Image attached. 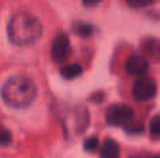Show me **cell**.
Returning a JSON list of instances; mask_svg holds the SVG:
<instances>
[{"instance_id": "cell-1", "label": "cell", "mask_w": 160, "mask_h": 158, "mask_svg": "<svg viewBox=\"0 0 160 158\" xmlns=\"http://www.w3.org/2000/svg\"><path fill=\"white\" fill-rule=\"evenodd\" d=\"M7 35L13 45L28 46L41 38L42 24L32 14L18 11L11 16L7 24Z\"/></svg>"}, {"instance_id": "cell-2", "label": "cell", "mask_w": 160, "mask_h": 158, "mask_svg": "<svg viewBox=\"0 0 160 158\" xmlns=\"http://www.w3.org/2000/svg\"><path fill=\"white\" fill-rule=\"evenodd\" d=\"M2 98L8 106L25 108L37 97V86L34 81L24 76H13L2 87Z\"/></svg>"}, {"instance_id": "cell-3", "label": "cell", "mask_w": 160, "mask_h": 158, "mask_svg": "<svg viewBox=\"0 0 160 158\" xmlns=\"http://www.w3.org/2000/svg\"><path fill=\"white\" fill-rule=\"evenodd\" d=\"M133 118L132 109L124 104H112L108 106L105 112V119L107 123L111 126H125L129 125V122Z\"/></svg>"}, {"instance_id": "cell-4", "label": "cell", "mask_w": 160, "mask_h": 158, "mask_svg": "<svg viewBox=\"0 0 160 158\" xmlns=\"http://www.w3.org/2000/svg\"><path fill=\"white\" fill-rule=\"evenodd\" d=\"M158 84L152 77H141L135 81L132 88V95L136 101L146 102L156 97Z\"/></svg>"}, {"instance_id": "cell-5", "label": "cell", "mask_w": 160, "mask_h": 158, "mask_svg": "<svg viewBox=\"0 0 160 158\" xmlns=\"http://www.w3.org/2000/svg\"><path fill=\"white\" fill-rule=\"evenodd\" d=\"M70 42L69 38H68L66 34H59V35L55 36L52 42V59L58 63L61 62H65L68 58L70 56Z\"/></svg>"}, {"instance_id": "cell-6", "label": "cell", "mask_w": 160, "mask_h": 158, "mask_svg": "<svg viewBox=\"0 0 160 158\" xmlns=\"http://www.w3.org/2000/svg\"><path fill=\"white\" fill-rule=\"evenodd\" d=\"M149 70V62L145 56L131 55L125 62V72L133 77H141Z\"/></svg>"}, {"instance_id": "cell-7", "label": "cell", "mask_w": 160, "mask_h": 158, "mask_svg": "<svg viewBox=\"0 0 160 158\" xmlns=\"http://www.w3.org/2000/svg\"><path fill=\"white\" fill-rule=\"evenodd\" d=\"M100 158H119V144L114 139H105L100 148Z\"/></svg>"}, {"instance_id": "cell-8", "label": "cell", "mask_w": 160, "mask_h": 158, "mask_svg": "<svg viewBox=\"0 0 160 158\" xmlns=\"http://www.w3.org/2000/svg\"><path fill=\"white\" fill-rule=\"evenodd\" d=\"M83 73V69L82 66L78 63H72V64H66V66H63L61 69V76L63 78H68V80H70V78H76L78 76H80Z\"/></svg>"}, {"instance_id": "cell-9", "label": "cell", "mask_w": 160, "mask_h": 158, "mask_svg": "<svg viewBox=\"0 0 160 158\" xmlns=\"http://www.w3.org/2000/svg\"><path fill=\"white\" fill-rule=\"evenodd\" d=\"M73 31L75 34H78L79 36H90L94 31V27L87 22H76L73 25Z\"/></svg>"}, {"instance_id": "cell-10", "label": "cell", "mask_w": 160, "mask_h": 158, "mask_svg": "<svg viewBox=\"0 0 160 158\" xmlns=\"http://www.w3.org/2000/svg\"><path fill=\"white\" fill-rule=\"evenodd\" d=\"M87 114V109L86 108H80L78 111V119H76V125H78V133L80 132H84V129L87 128V123H88V116H86Z\"/></svg>"}, {"instance_id": "cell-11", "label": "cell", "mask_w": 160, "mask_h": 158, "mask_svg": "<svg viewBox=\"0 0 160 158\" xmlns=\"http://www.w3.org/2000/svg\"><path fill=\"white\" fill-rule=\"evenodd\" d=\"M11 140H13V136H11L10 130L7 128H4L3 125H0V146L6 147L11 143Z\"/></svg>"}, {"instance_id": "cell-12", "label": "cell", "mask_w": 160, "mask_h": 158, "mask_svg": "<svg viewBox=\"0 0 160 158\" xmlns=\"http://www.w3.org/2000/svg\"><path fill=\"white\" fill-rule=\"evenodd\" d=\"M150 133L155 139H158L160 134V116L159 115H155L150 120Z\"/></svg>"}, {"instance_id": "cell-13", "label": "cell", "mask_w": 160, "mask_h": 158, "mask_svg": "<svg viewBox=\"0 0 160 158\" xmlns=\"http://www.w3.org/2000/svg\"><path fill=\"white\" fill-rule=\"evenodd\" d=\"M155 0H127L128 6L132 8H142L146 7V6H150Z\"/></svg>"}, {"instance_id": "cell-14", "label": "cell", "mask_w": 160, "mask_h": 158, "mask_svg": "<svg viewBox=\"0 0 160 158\" xmlns=\"http://www.w3.org/2000/svg\"><path fill=\"white\" fill-rule=\"evenodd\" d=\"M97 146H98V139H97L96 136L94 137L91 136L84 142V150L86 151H93V150L97 148Z\"/></svg>"}, {"instance_id": "cell-15", "label": "cell", "mask_w": 160, "mask_h": 158, "mask_svg": "<svg viewBox=\"0 0 160 158\" xmlns=\"http://www.w3.org/2000/svg\"><path fill=\"white\" fill-rule=\"evenodd\" d=\"M104 98H105V94H104V92H102V91H98V92H96V94L91 95L90 100H91V102H97V104H98V102H101Z\"/></svg>"}, {"instance_id": "cell-16", "label": "cell", "mask_w": 160, "mask_h": 158, "mask_svg": "<svg viewBox=\"0 0 160 158\" xmlns=\"http://www.w3.org/2000/svg\"><path fill=\"white\" fill-rule=\"evenodd\" d=\"M125 130H127L128 133H141V132L143 130V128H142V126H133V128L127 126V128H125Z\"/></svg>"}, {"instance_id": "cell-17", "label": "cell", "mask_w": 160, "mask_h": 158, "mask_svg": "<svg viewBox=\"0 0 160 158\" xmlns=\"http://www.w3.org/2000/svg\"><path fill=\"white\" fill-rule=\"evenodd\" d=\"M100 2H101V0H83V4L87 6V7H90V6H96V4H98Z\"/></svg>"}, {"instance_id": "cell-18", "label": "cell", "mask_w": 160, "mask_h": 158, "mask_svg": "<svg viewBox=\"0 0 160 158\" xmlns=\"http://www.w3.org/2000/svg\"><path fill=\"white\" fill-rule=\"evenodd\" d=\"M152 158H160L159 156H155V157H152Z\"/></svg>"}]
</instances>
